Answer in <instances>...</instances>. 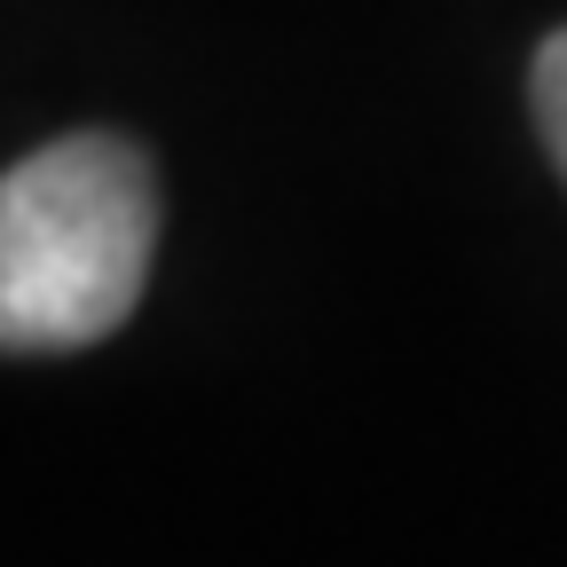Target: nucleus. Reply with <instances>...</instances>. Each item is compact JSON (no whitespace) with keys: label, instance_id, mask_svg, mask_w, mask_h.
Listing matches in <instances>:
<instances>
[{"label":"nucleus","instance_id":"obj_1","mask_svg":"<svg viewBox=\"0 0 567 567\" xmlns=\"http://www.w3.org/2000/svg\"><path fill=\"white\" fill-rule=\"evenodd\" d=\"M158 260V182L126 134H63L0 174V354L111 339Z\"/></svg>","mask_w":567,"mask_h":567},{"label":"nucleus","instance_id":"obj_2","mask_svg":"<svg viewBox=\"0 0 567 567\" xmlns=\"http://www.w3.org/2000/svg\"><path fill=\"white\" fill-rule=\"evenodd\" d=\"M528 103H536V126L551 142V166L567 174V24L536 48V71H528Z\"/></svg>","mask_w":567,"mask_h":567}]
</instances>
